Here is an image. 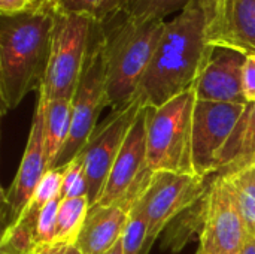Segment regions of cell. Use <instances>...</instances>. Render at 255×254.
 <instances>
[{
    "label": "cell",
    "instance_id": "obj_13",
    "mask_svg": "<svg viewBox=\"0 0 255 254\" xmlns=\"http://www.w3.org/2000/svg\"><path fill=\"white\" fill-rule=\"evenodd\" d=\"M206 40L214 48L255 54V0H208Z\"/></svg>",
    "mask_w": 255,
    "mask_h": 254
},
{
    "label": "cell",
    "instance_id": "obj_26",
    "mask_svg": "<svg viewBox=\"0 0 255 254\" xmlns=\"http://www.w3.org/2000/svg\"><path fill=\"white\" fill-rule=\"evenodd\" d=\"M61 198H57L46 205H43L37 216V244L39 249L54 244L55 240V231H57V216H58V207H60Z\"/></svg>",
    "mask_w": 255,
    "mask_h": 254
},
{
    "label": "cell",
    "instance_id": "obj_5",
    "mask_svg": "<svg viewBox=\"0 0 255 254\" xmlns=\"http://www.w3.org/2000/svg\"><path fill=\"white\" fill-rule=\"evenodd\" d=\"M109 106L106 88L105 36L100 22H94L84 67L72 97V129L52 169H61L84 150L97 129L102 111Z\"/></svg>",
    "mask_w": 255,
    "mask_h": 254
},
{
    "label": "cell",
    "instance_id": "obj_28",
    "mask_svg": "<svg viewBox=\"0 0 255 254\" xmlns=\"http://www.w3.org/2000/svg\"><path fill=\"white\" fill-rule=\"evenodd\" d=\"M242 90L248 103L255 102V54L245 55L242 67Z\"/></svg>",
    "mask_w": 255,
    "mask_h": 254
},
{
    "label": "cell",
    "instance_id": "obj_4",
    "mask_svg": "<svg viewBox=\"0 0 255 254\" xmlns=\"http://www.w3.org/2000/svg\"><path fill=\"white\" fill-rule=\"evenodd\" d=\"M196 91L190 88L158 108H149L146 169L196 175L193 166V117Z\"/></svg>",
    "mask_w": 255,
    "mask_h": 254
},
{
    "label": "cell",
    "instance_id": "obj_15",
    "mask_svg": "<svg viewBox=\"0 0 255 254\" xmlns=\"http://www.w3.org/2000/svg\"><path fill=\"white\" fill-rule=\"evenodd\" d=\"M245 55L242 52L214 48L203 72L194 84L197 100L247 105L242 90V67Z\"/></svg>",
    "mask_w": 255,
    "mask_h": 254
},
{
    "label": "cell",
    "instance_id": "obj_10",
    "mask_svg": "<svg viewBox=\"0 0 255 254\" xmlns=\"http://www.w3.org/2000/svg\"><path fill=\"white\" fill-rule=\"evenodd\" d=\"M247 105L197 100L193 117V166L200 178L217 174V157Z\"/></svg>",
    "mask_w": 255,
    "mask_h": 254
},
{
    "label": "cell",
    "instance_id": "obj_23",
    "mask_svg": "<svg viewBox=\"0 0 255 254\" xmlns=\"http://www.w3.org/2000/svg\"><path fill=\"white\" fill-rule=\"evenodd\" d=\"M146 192V190H145ZM143 196V195H142ZM142 196L133 207L126 229L121 237L124 254H148L146 240H148V220L145 216Z\"/></svg>",
    "mask_w": 255,
    "mask_h": 254
},
{
    "label": "cell",
    "instance_id": "obj_30",
    "mask_svg": "<svg viewBox=\"0 0 255 254\" xmlns=\"http://www.w3.org/2000/svg\"><path fill=\"white\" fill-rule=\"evenodd\" d=\"M34 254H84L76 244H49L37 249Z\"/></svg>",
    "mask_w": 255,
    "mask_h": 254
},
{
    "label": "cell",
    "instance_id": "obj_27",
    "mask_svg": "<svg viewBox=\"0 0 255 254\" xmlns=\"http://www.w3.org/2000/svg\"><path fill=\"white\" fill-rule=\"evenodd\" d=\"M61 186H63V171L61 169H49L37 184L34 195L28 205L42 208L48 202L61 198Z\"/></svg>",
    "mask_w": 255,
    "mask_h": 254
},
{
    "label": "cell",
    "instance_id": "obj_24",
    "mask_svg": "<svg viewBox=\"0 0 255 254\" xmlns=\"http://www.w3.org/2000/svg\"><path fill=\"white\" fill-rule=\"evenodd\" d=\"M123 0H54V6L70 12L87 15L96 22H106L120 12Z\"/></svg>",
    "mask_w": 255,
    "mask_h": 254
},
{
    "label": "cell",
    "instance_id": "obj_21",
    "mask_svg": "<svg viewBox=\"0 0 255 254\" xmlns=\"http://www.w3.org/2000/svg\"><path fill=\"white\" fill-rule=\"evenodd\" d=\"M224 177L233 190L248 235L255 238V165Z\"/></svg>",
    "mask_w": 255,
    "mask_h": 254
},
{
    "label": "cell",
    "instance_id": "obj_17",
    "mask_svg": "<svg viewBox=\"0 0 255 254\" xmlns=\"http://www.w3.org/2000/svg\"><path fill=\"white\" fill-rule=\"evenodd\" d=\"M43 103V136L48 156V168L52 169L54 163L64 148L70 129H72V100L52 99L48 100L39 93Z\"/></svg>",
    "mask_w": 255,
    "mask_h": 254
},
{
    "label": "cell",
    "instance_id": "obj_34",
    "mask_svg": "<svg viewBox=\"0 0 255 254\" xmlns=\"http://www.w3.org/2000/svg\"><path fill=\"white\" fill-rule=\"evenodd\" d=\"M0 254H1V253H0Z\"/></svg>",
    "mask_w": 255,
    "mask_h": 254
},
{
    "label": "cell",
    "instance_id": "obj_32",
    "mask_svg": "<svg viewBox=\"0 0 255 254\" xmlns=\"http://www.w3.org/2000/svg\"><path fill=\"white\" fill-rule=\"evenodd\" d=\"M103 254H124V250H123V243H121V240L111 249V250H108L106 253Z\"/></svg>",
    "mask_w": 255,
    "mask_h": 254
},
{
    "label": "cell",
    "instance_id": "obj_1",
    "mask_svg": "<svg viewBox=\"0 0 255 254\" xmlns=\"http://www.w3.org/2000/svg\"><path fill=\"white\" fill-rule=\"evenodd\" d=\"M208 0H193L166 21L154 58L140 82L143 106L158 108L190 90L203 72L214 46L206 40Z\"/></svg>",
    "mask_w": 255,
    "mask_h": 254
},
{
    "label": "cell",
    "instance_id": "obj_11",
    "mask_svg": "<svg viewBox=\"0 0 255 254\" xmlns=\"http://www.w3.org/2000/svg\"><path fill=\"white\" fill-rule=\"evenodd\" d=\"M46 171H49V168L43 136V103L37 97L21 163L13 181L1 195V220L4 228L21 217Z\"/></svg>",
    "mask_w": 255,
    "mask_h": 254
},
{
    "label": "cell",
    "instance_id": "obj_29",
    "mask_svg": "<svg viewBox=\"0 0 255 254\" xmlns=\"http://www.w3.org/2000/svg\"><path fill=\"white\" fill-rule=\"evenodd\" d=\"M43 4H51V3H43L39 0H0V12L1 16H12V15H19L34 10Z\"/></svg>",
    "mask_w": 255,
    "mask_h": 254
},
{
    "label": "cell",
    "instance_id": "obj_9",
    "mask_svg": "<svg viewBox=\"0 0 255 254\" xmlns=\"http://www.w3.org/2000/svg\"><path fill=\"white\" fill-rule=\"evenodd\" d=\"M248 237L227 178L214 175L208 190L206 216L196 254H239Z\"/></svg>",
    "mask_w": 255,
    "mask_h": 254
},
{
    "label": "cell",
    "instance_id": "obj_7",
    "mask_svg": "<svg viewBox=\"0 0 255 254\" xmlns=\"http://www.w3.org/2000/svg\"><path fill=\"white\" fill-rule=\"evenodd\" d=\"M212 177L200 178L197 175H181L170 172L152 174L151 183L142 196V204L148 220L146 253L161 232L176 217L206 195L212 183Z\"/></svg>",
    "mask_w": 255,
    "mask_h": 254
},
{
    "label": "cell",
    "instance_id": "obj_2",
    "mask_svg": "<svg viewBox=\"0 0 255 254\" xmlns=\"http://www.w3.org/2000/svg\"><path fill=\"white\" fill-rule=\"evenodd\" d=\"M54 3L34 10L1 16L0 21V108L15 109L33 90H39L51 55Z\"/></svg>",
    "mask_w": 255,
    "mask_h": 254
},
{
    "label": "cell",
    "instance_id": "obj_20",
    "mask_svg": "<svg viewBox=\"0 0 255 254\" xmlns=\"http://www.w3.org/2000/svg\"><path fill=\"white\" fill-rule=\"evenodd\" d=\"M206 207H208V192L199 202H196L193 207L184 211L179 217H176L167 226L169 231H167V237H166V243L163 244V249L169 247L172 252H178L187 246L188 240L193 235L196 234L200 235L203 223H205Z\"/></svg>",
    "mask_w": 255,
    "mask_h": 254
},
{
    "label": "cell",
    "instance_id": "obj_6",
    "mask_svg": "<svg viewBox=\"0 0 255 254\" xmlns=\"http://www.w3.org/2000/svg\"><path fill=\"white\" fill-rule=\"evenodd\" d=\"M94 19L54 6L51 55L43 81L37 90L45 99L72 100L88 51Z\"/></svg>",
    "mask_w": 255,
    "mask_h": 254
},
{
    "label": "cell",
    "instance_id": "obj_22",
    "mask_svg": "<svg viewBox=\"0 0 255 254\" xmlns=\"http://www.w3.org/2000/svg\"><path fill=\"white\" fill-rule=\"evenodd\" d=\"M193 0H123L120 12L140 21H164L176 10H182Z\"/></svg>",
    "mask_w": 255,
    "mask_h": 254
},
{
    "label": "cell",
    "instance_id": "obj_3",
    "mask_svg": "<svg viewBox=\"0 0 255 254\" xmlns=\"http://www.w3.org/2000/svg\"><path fill=\"white\" fill-rule=\"evenodd\" d=\"M166 21H140L115 13L103 22L106 88L109 108L120 112L137 97L140 82L154 58Z\"/></svg>",
    "mask_w": 255,
    "mask_h": 254
},
{
    "label": "cell",
    "instance_id": "obj_25",
    "mask_svg": "<svg viewBox=\"0 0 255 254\" xmlns=\"http://www.w3.org/2000/svg\"><path fill=\"white\" fill-rule=\"evenodd\" d=\"M61 171H63L61 199L88 198V193H90L88 178H87L82 160L76 157L70 163L63 166Z\"/></svg>",
    "mask_w": 255,
    "mask_h": 254
},
{
    "label": "cell",
    "instance_id": "obj_14",
    "mask_svg": "<svg viewBox=\"0 0 255 254\" xmlns=\"http://www.w3.org/2000/svg\"><path fill=\"white\" fill-rule=\"evenodd\" d=\"M148 114L149 108L143 106L121 147V151L106 181L105 190L96 205L108 207L124 198L126 193L146 171Z\"/></svg>",
    "mask_w": 255,
    "mask_h": 254
},
{
    "label": "cell",
    "instance_id": "obj_31",
    "mask_svg": "<svg viewBox=\"0 0 255 254\" xmlns=\"http://www.w3.org/2000/svg\"><path fill=\"white\" fill-rule=\"evenodd\" d=\"M239 254H255V238L254 237H248L244 249L241 250Z\"/></svg>",
    "mask_w": 255,
    "mask_h": 254
},
{
    "label": "cell",
    "instance_id": "obj_19",
    "mask_svg": "<svg viewBox=\"0 0 255 254\" xmlns=\"http://www.w3.org/2000/svg\"><path fill=\"white\" fill-rule=\"evenodd\" d=\"M88 198L61 199L57 216L54 244H76L90 211Z\"/></svg>",
    "mask_w": 255,
    "mask_h": 254
},
{
    "label": "cell",
    "instance_id": "obj_18",
    "mask_svg": "<svg viewBox=\"0 0 255 254\" xmlns=\"http://www.w3.org/2000/svg\"><path fill=\"white\" fill-rule=\"evenodd\" d=\"M40 208L28 205L21 217L4 228L1 241H0V253L1 254H34L39 249L37 244V216Z\"/></svg>",
    "mask_w": 255,
    "mask_h": 254
},
{
    "label": "cell",
    "instance_id": "obj_33",
    "mask_svg": "<svg viewBox=\"0 0 255 254\" xmlns=\"http://www.w3.org/2000/svg\"><path fill=\"white\" fill-rule=\"evenodd\" d=\"M39 1H43V3H54V0H39Z\"/></svg>",
    "mask_w": 255,
    "mask_h": 254
},
{
    "label": "cell",
    "instance_id": "obj_12",
    "mask_svg": "<svg viewBox=\"0 0 255 254\" xmlns=\"http://www.w3.org/2000/svg\"><path fill=\"white\" fill-rule=\"evenodd\" d=\"M152 174L146 169L124 198L112 205L90 208L76 246L84 254H103L123 237L130 213L151 183Z\"/></svg>",
    "mask_w": 255,
    "mask_h": 254
},
{
    "label": "cell",
    "instance_id": "obj_16",
    "mask_svg": "<svg viewBox=\"0 0 255 254\" xmlns=\"http://www.w3.org/2000/svg\"><path fill=\"white\" fill-rule=\"evenodd\" d=\"M217 174L229 175L255 165V102L247 103L232 136L218 153Z\"/></svg>",
    "mask_w": 255,
    "mask_h": 254
},
{
    "label": "cell",
    "instance_id": "obj_8",
    "mask_svg": "<svg viewBox=\"0 0 255 254\" xmlns=\"http://www.w3.org/2000/svg\"><path fill=\"white\" fill-rule=\"evenodd\" d=\"M142 109V102L136 99L123 111L111 112V117L97 126L84 150L78 154L88 178V199L91 207L99 202L121 147Z\"/></svg>",
    "mask_w": 255,
    "mask_h": 254
}]
</instances>
